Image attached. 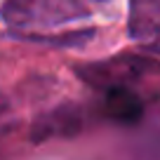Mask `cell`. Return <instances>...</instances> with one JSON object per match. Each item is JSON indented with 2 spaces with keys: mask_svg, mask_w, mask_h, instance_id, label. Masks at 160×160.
Masks as SVG:
<instances>
[{
  "mask_svg": "<svg viewBox=\"0 0 160 160\" xmlns=\"http://www.w3.org/2000/svg\"><path fill=\"white\" fill-rule=\"evenodd\" d=\"M90 17L82 0H2L0 19L12 28H54Z\"/></svg>",
  "mask_w": 160,
  "mask_h": 160,
  "instance_id": "cell-1",
  "label": "cell"
},
{
  "mask_svg": "<svg viewBox=\"0 0 160 160\" xmlns=\"http://www.w3.org/2000/svg\"><path fill=\"white\" fill-rule=\"evenodd\" d=\"M104 2H106V0H104Z\"/></svg>",
  "mask_w": 160,
  "mask_h": 160,
  "instance_id": "cell-7",
  "label": "cell"
},
{
  "mask_svg": "<svg viewBox=\"0 0 160 160\" xmlns=\"http://www.w3.org/2000/svg\"><path fill=\"white\" fill-rule=\"evenodd\" d=\"M101 111L108 120L120 122V125H134L144 115V104H141L139 94L132 92L130 87H113V90L104 92V104Z\"/></svg>",
  "mask_w": 160,
  "mask_h": 160,
  "instance_id": "cell-5",
  "label": "cell"
},
{
  "mask_svg": "<svg viewBox=\"0 0 160 160\" xmlns=\"http://www.w3.org/2000/svg\"><path fill=\"white\" fill-rule=\"evenodd\" d=\"M21 40H28L35 45H50V47H73V50H82V47L94 38V28H85V31H68V33H24L19 35Z\"/></svg>",
  "mask_w": 160,
  "mask_h": 160,
  "instance_id": "cell-6",
  "label": "cell"
},
{
  "mask_svg": "<svg viewBox=\"0 0 160 160\" xmlns=\"http://www.w3.org/2000/svg\"><path fill=\"white\" fill-rule=\"evenodd\" d=\"M71 68H73L75 78L82 80L85 85L94 87L99 92H108L113 87H130L132 82L141 80L144 75L155 73L160 64L153 57L125 52V54H113L108 59L73 64Z\"/></svg>",
  "mask_w": 160,
  "mask_h": 160,
  "instance_id": "cell-2",
  "label": "cell"
},
{
  "mask_svg": "<svg viewBox=\"0 0 160 160\" xmlns=\"http://www.w3.org/2000/svg\"><path fill=\"white\" fill-rule=\"evenodd\" d=\"M127 31L137 42L160 40V0H130Z\"/></svg>",
  "mask_w": 160,
  "mask_h": 160,
  "instance_id": "cell-4",
  "label": "cell"
},
{
  "mask_svg": "<svg viewBox=\"0 0 160 160\" xmlns=\"http://www.w3.org/2000/svg\"><path fill=\"white\" fill-rule=\"evenodd\" d=\"M80 125H82V115H80L78 106L61 104L35 120L31 137H33V141L52 139V137H68V134H75L80 130Z\"/></svg>",
  "mask_w": 160,
  "mask_h": 160,
  "instance_id": "cell-3",
  "label": "cell"
}]
</instances>
